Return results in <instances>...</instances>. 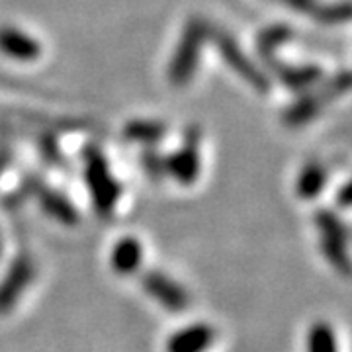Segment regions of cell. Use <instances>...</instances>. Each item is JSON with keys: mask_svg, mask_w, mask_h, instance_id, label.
I'll use <instances>...</instances> for the list:
<instances>
[{"mask_svg": "<svg viewBox=\"0 0 352 352\" xmlns=\"http://www.w3.org/2000/svg\"><path fill=\"white\" fill-rule=\"evenodd\" d=\"M208 36H210V30L204 20L200 18L190 20L168 67V78L175 87H184L192 80V76L198 69L204 41Z\"/></svg>", "mask_w": 352, "mask_h": 352, "instance_id": "cell-1", "label": "cell"}, {"mask_svg": "<svg viewBox=\"0 0 352 352\" xmlns=\"http://www.w3.org/2000/svg\"><path fill=\"white\" fill-rule=\"evenodd\" d=\"M85 180H87L94 206L100 214H110L122 194L120 182L113 178L104 155L88 151L85 159Z\"/></svg>", "mask_w": 352, "mask_h": 352, "instance_id": "cell-2", "label": "cell"}, {"mask_svg": "<svg viewBox=\"0 0 352 352\" xmlns=\"http://www.w3.org/2000/svg\"><path fill=\"white\" fill-rule=\"evenodd\" d=\"M315 226L319 229L321 251L329 258V263L340 272L349 274V231L344 223L331 210L315 212Z\"/></svg>", "mask_w": 352, "mask_h": 352, "instance_id": "cell-3", "label": "cell"}, {"mask_svg": "<svg viewBox=\"0 0 352 352\" xmlns=\"http://www.w3.org/2000/svg\"><path fill=\"white\" fill-rule=\"evenodd\" d=\"M141 288L168 311L176 314L190 305V294L186 292V288L170 274L161 272V270H147L141 276Z\"/></svg>", "mask_w": 352, "mask_h": 352, "instance_id": "cell-4", "label": "cell"}, {"mask_svg": "<svg viewBox=\"0 0 352 352\" xmlns=\"http://www.w3.org/2000/svg\"><path fill=\"white\" fill-rule=\"evenodd\" d=\"M215 340V327L206 321H194L168 335L164 352H206Z\"/></svg>", "mask_w": 352, "mask_h": 352, "instance_id": "cell-5", "label": "cell"}, {"mask_svg": "<svg viewBox=\"0 0 352 352\" xmlns=\"http://www.w3.org/2000/svg\"><path fill=\"white\" fill-rule=\"evenodd\" d=\"M34 278V264L28 256H18L0 282V314L10 311L24 289L30 286Z\"/></svg>", "mask_w": 352, "mask_h": 352, "instance_id": "cell-6", "label": "cell"}, {"mask_svg": "<svg viewBox=\"0 0 352 352\" xmlns=\"http://www.w3.org/2000/svg\"><path fill=\"white\" fill-rule=\"evenodd\" d=\"M164 173L170 175L182 184H192L198 180L200 175V151H198V139H188L186 147L175 151L170 157L164 159Z\"/></svg>", "mask_w": 352, "mask_h": 352, "instance_id": "cell-7", "label": "cell"}, {"mask_svg": "<svg viewBox=\"0 0 352 352\" xmlns=\"http://www.w3.org/2000/svg\"><path fill=\"white\" fill-rule=\"evenodd\" d=\"M143 263V243L135 235H124L110 249V266L113 272L129 276Z\"/></svg>", "mask_w": 352, "mask_h": 352, "instance_id": "cell-8", "label": "cell"}, {"mask_svg": "<svg viewBox=\"0 0 352 352\" xmlns=\"http://www.w3.org/2000/svg\"><path fill=\"white\" fill-rule=\"evenodd\" d=\"M0 51L18 61H32L39 55V43L14 25L0 28Z\"/></svg>", "mask_w": 352, "mask_h": 352, "instance_id": "cell-9", "label": "cell"}, {"mask_svg": "<svg viewBox=\"0 0 352 352\" xmlns=\"http://www.w3.org/2000/svg\"><path fill=\"white\" fill-rule=\"evenodd\" d=\"M219 51H221V55L227 59V63L231 65L239 75H243L249 82H251L252 87L256 88H266V80H264V76L261 75V71H256L254 67L251 65V61L237 50V43L233 41V39L229 38V36H223L221 41H219Z\"/></svg>", "mask_w": 352, "mask_h": 352, "instance_id": "cell-10", "label": "cell"}, {"mask_svg": "<svg viewBox=\"0 0 352 352\" xmlns=\"http://www.w3.org/2000/svg\"><path fill=\"white\" fill-rule=\"evenodd\" d=\"M327 184V168L319 161H309L303 164L300 175L296 178V192L303 200H314L319 196Z\"/></svg>", "mask_w": 352, "mask_h": 352, "instance_id": "cell-11", "label": "cell"}, {"mask_svg": "<svg viewBox=\"0 0 352 352\" xmlns=\"http://www.w3.org/2000/svg\"><path fill=\"white\" fill-rule=\"evenodd\" d=\"M41 206H43V210L51 217H55L61 223L73 226V223L78 221V212H76V208L73 206V201L67 200L63 194H59V192L43 190L41 192Z\"/></svg>", "mask_w": 352, "mask_h": 352, "instance_id": "cell-12", "label": "cell"}, {"mask_svg": "<svg viewBox=\"0 0 352 352\" xmlns=\"http://www.w3.org/2000/svg\"><path fill=\"white\" fill-rule=\"evenodd\" d=\"M307 352H339V340L329 321H315L307 331Z\"/></svg>", "mask_w": 352, "mask_h": 352, "instance_id": "cell-13", "label": "cell"}, {"mask_svg": "<svg viewBox=\"0 0 352 352\" xmlns=\"http://www.w3.org/2000/svg\"><path fill=\"white\" fill-rule=\"evenodd\" d=\"M319 106H323V94L321 96H314V94L302 96L292 108H288V112H286V124H289V126H300L303 122H309L314 116H317Z\"/></svg>", "mask_w": 352, "mask_h": 352, "instance_id": "cell-14", "label": "cell"}, {"mask_svg": "<svg viewBox=\"0 0 352 352\" xmlns=\"http://www.w3.org/2000/svg\"><path fill=\"white\" fill-rule=\"evenodd\" d=\"M163 124H157V122H131L126 127V135L131 141H139V143H157L159 139L164 135Z\"/></svg>", "mask_w": 352, "mask_h": 352, "instance_id": "cell-15", "label": "cell"}]
</instances>
